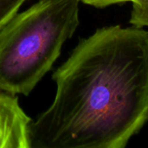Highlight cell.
Returning a JSON list of instances; mask_svg holds the SVG:
<instances>
[{"mask_svg": "<svg viewBox=\"0 0 148 148\" xmlns=\"http://www.w3.org/2000/svg\"><path fill=\"white\" fill-rule=\"evenodd\" d=\"M31 120L29 148H124L148 121V31L113 25L82 39Z\"/></svg>", "mask_w": 148, "mask_h": 148, "instance_id": "1", "label": "cell"}, {"mask_svg": "<svg viewBox=\"0 0 148 148\" xmlns=\"http://www.w3.org/2000/svg\"><path fill=\"white\" fill-rule=\"evenodd\" d=\"M81 0H39L0 29V91L29 95L75 33Z\"/></svg>", "mask_w": 148, "mask_h": 148, "instance_id": "2", "label": "cell"}, {"mask_svg": "<svg viewBox=\"0 0 148 148\" xmlns=\"http://www.w3.org/2000/svg\"><path fill=\"white\" fill-rule=\"evenodd\" d=\"M30 122L17 96L0 91V148H29Z\"/></svg>", "mask_w": 148, "mask_h": 148, "instance_id": "3", "label": "cell"}, {"mask_svg": "<svg viewBox=\"0 0 148 148\" xmlns=\"http://www.w3.org/2000/svg\"><path fill=\"white\" fill-rule=\"evenodd\" d=\"M81 2L97 8L130 2L133 5L130 23L139 29L148 27V0H81Z\"/></svg>", "mask_w": 148, "mask_h": 148, "instance_id": "4", "label": "cell"}, {"mask_svg": "<svg viewBox=\"0 0 148 148\" xmlns=\"http://www.w3.org/2000/svg\"><path fill=\"white\" fill-rule=\"evenodd\" d=\"M26 0H0V29L18 12Z\"/></svg>", "mask_w": 148, "mask_h": 148, "instance_id": "5", "label": "cell"}]
</instances>
